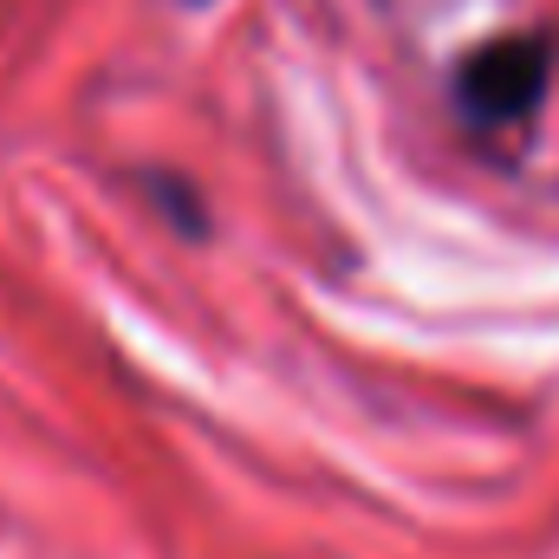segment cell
<instances>
[{"mask_svg": "<svg viewBox=\"0 0 559 559\" xmlns=\"http://www.w3.org/2000/svg\"><path fill=\"white\" fill-rule=\"evenodd\" d=\"M540 85H547V46L527 39V33H514V39L481 46L462 66L455 98H462V111L475 124H514V118H527L540 105Z\"/></svg>", "mask_w": 559, "mask_h": 559, "instance_id": "cell-1", "label": "cell"}]
</instances>
